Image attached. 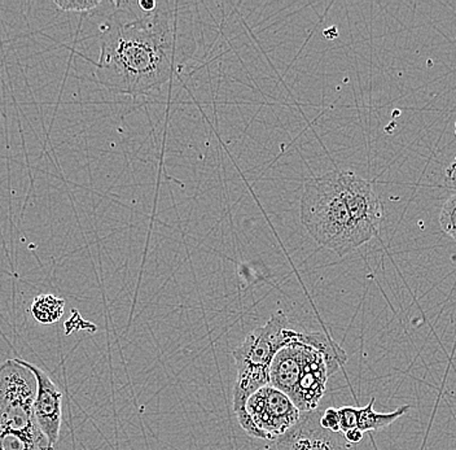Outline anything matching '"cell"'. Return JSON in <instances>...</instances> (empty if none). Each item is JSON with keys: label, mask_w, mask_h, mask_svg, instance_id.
Returning <instances> with one entry per match:
<instances>
[{"label": "cell", "mask_w": 456, "mask_h": 450, "mask_svg": "<svg viewBox=\"0 0 456 450\" xmlns=\"http://www.w3.org/2000/svg\"><path fill=\"white\" fill-rule=\"evenodd\" d=\"M139 8L142 11V12H153V11L157 10L159 4L156 2H150V0H142V2L138 3Z\"/></svg>", "instance_id": "obj_19"}, {"label": "cell", "mask_w": 456, "mask_h": 450, "mask_svg": "<svg viewBox=\"0 0 456 450\" xmlns=\"http://www.w3.org/2000/svg\"><path fill=\"white\" fill-rule=\"evenodd\" d=\"M17 363L27 367L37 379V396L34 401V414L41 427L43 434L47 436L50 443L56 446L60 438L62 421V392L56 386L55 381L48 377L36 364L16 358Z\"/></svg>", "instance_id": "obj_7"}, {"label": "cell", "mask_w": 456, "mask_h": 450, "mask_svg": "<svg viewBox=\"0 0 456 450\" xmlns=\"http://www.w3.org/2000/svg\"><path fill=\"white\" fill-rule=\"evenodd\" d=\"M383 218L372 184L355 173L332 170L305 184L302 225L316 243L341 258L378 236Z\"/></svg>", "instance_id": "obj_2"}, {"label": "cell", "mask_w": 456, "mask_h": 450, "mask_svg": "<svg viewBox=\"0 0 456 450\" xmlns=\"http://www.w3.org/2000/svg\"><path fill=\"white\" fill-rule=\"evenodd\" d=\"M342 434L353 429H358V407L342 406L338 409Z\"/></svg>", "instance_id": "obj_15"}, {"label": "cell", "mask_w": 456, "mask_h": 450, "mask_svg": "<svg viewBox=\"0 0 456 450\" xmlns=\"http://www.w3.org/2000/svg\"><path fill=\"white\" fill-rule=\"evenodd\" d=\"M321 410L302 413L301 418L287 434L276 440L278 450H352L345 436L324 429Z\"/></svg>", "instance_id": "obj_6"}, {"label": "cell", "mask_w": 456, "mask_h": 450, "mask_svg": "<svg viewBox=\"0 0 456 450\" xmlns=\"http://www.w3.org/2000/svg\"><path fill=\"white\" fill-rule=\"evenodd\" d=\"M373 404H375V397L370 398L369 405L358 407V429L363 431L364 434L379 431V430L390 426L411 409V405H403L392 413H378L373 409Z\"/></svg>", "instance_id": "obj_11"}, {"label": "cell", "mask_w": 456, "mask_h": 450, "mask_svg": "<svg viewBox=\"0 0 456 450\" xmlns=\"http://www.w3.org/2000/svg\"><path fill=\"white\" fill-rule=\"evenodd\" d=\"M444 175H446V178L444 179H446L447 186H449L450 189L456 190V158L454 161L449 165Z\"/></svg>", "instance_id": "obj_17"}, {"label": "cell", "mask_w": 456, "mask_h": 450, "mask_svg": "<svg viewBox=\"0 0 456 450\" xmlns=\"http://www.w3.org/2000/svg\"><path fill=\"white\" fill-rule=\"evenodd\" d=\"M53 3L67 12H87L102 4L99 0H55Z\"/></svg>", "instance_id": "obj_14"}, {"label": "cell", "mask_w": 456, "mask_h": 450, "mask_svg": "<svg viewBox=\"0 0 456 450\" xmlns=\"http://www.w3.org/2000/svg\"><path fill=\"white\" fill-rule=\"evenodd\" d=\"M298 331L290 329L283 310L276 312L265 326L250 332L244 343L233 350L238 367L233 387V413L244 410L248 398L270 384V366L283 347L297 340Z\"/></svg>", "instance_id": "obj_3"}, {"label": "cell", "mask_w": 456, "mask_h": 450, "mask_svg": "<svg viewBox=\"0 0 456 450\" xmlns=\"http://www.w3.org/2000/svg\"><path fill=\"white\" fill-rule=\"evenodd\" d=\"M345 438H346L349 444H358L363 440L364 432L359 429H353L350 431L345 432Z\"/></svg>", "instance_id": "obj_18"}, {"label": "cell", "mask_w": 456, "mask_h": 450, "mask_svg": "<svg viewBox=\"0 0 456 450\" xmlns=\"http://www.w3.org/2000/svg\"><path fill=\"white\" fill-rule=\"evenodd\" d=\"M41 427L30 430H0V450H53Z\"/></svg>", "instance_id": "obj_9"}, {"label": "cell", "mask_w": 456, "mask_h": 450, "mask_svg": "<svg viewBox=\"0 0 456 450\" xmlns=\"http://www.w3.org/2000/svg\"><path fill=\"white\" fill-rule=\"evenodd\" d=\"M440 225L442 230L456 241V192L442 207Z\"/></svg>", "instance_id": "obj_13"}, {"label": "cell", "mask_w": 456, "mask_h": 450, "mask_svg": "<svg viewBox=\"0 0 456 450\" xmlns=\"http://www.w3.org/2000/svg\"><path fill=\"white\" fill-rule=\"evenodd\" d=\"M37 379L14 360L0 366V430H30L38 426L34 414Z\"/></svg>", "instance_id": "obj_5"}, {"label": "cell", "mask_w": 456, "mask_h": 450, "mask_svg": "<svg viewBox=\"0 0 456 450\" xmlns=\"http://www.w3.org/2000/svg\"><path fill=\"white\" fill-rule=\"evenodd\" d=\"M102 34L98 76L110 90L138 96L167 84L175 70L176 38L171 12L130 15L118 3ZM139 7V5H138Z\"/></svg>", "instance_id": "obj_1"}, {"label": "cell", "mask_w": 456, "mask_h": 450, "mask_svg": "<svg viewBox=\"0 0 456 450\" xmlns=\"http://www.w3.org/2000/svg\"><path fill=\"white\" fill-rule=\"evenodd\" d=\"M64 310V299L53 295V293H43V295L37 296L30 306L31 317L37 323L45 324V326L61 320Z\"/></svg>", "instance_id": "obj_12"}, {"label": "cell", "mask_w": 456, "mask_h": 450, "mask_svg": "<svg viewBox=\"0 0 456 450\" xmlns=\"http://www.w3.org/2000/svg\"><path fill=\"white\" fill-rule=\"evenodd\" d=\"M301 414L285 393L269 384L248 398L244 410L236 418L247 434L261 440L276 441L297 423Z\"/></svg>", "instance_id": "obj_4"}, {"label": "cell", "mask_w": 456, "mask_h": 450, "mask_svg": "<svg viewBox=\"0 0 456 450\" xmlns=\"http://www.w3.org/2000/svg\"><path fill=\"white\" fill-rule=\"evenodd\" d=\"M321 424L324 429L336 432V434L341 432L338 409H336V407H328V409L324 410V412L322 413Z\"/></svg>", "instance_id": "obj_16"}, {"label": "cell", "mask_w": 456, "mask_h": 450, "mask_svg": "<svg viewBox=\"0 0 456 450\" xmlns=\"http://www.w3.org/2000/svg\"><path fill=\"white\" fill-rule=\"evenodd\" d=\"M307 348L309 346L299 341L297 336V340L279 350L271 363L270 386L275 387L289 398L297 389L299 379L304 372Z\"/></svg>", "instance_id": "obj_8"}, {"label": "cell", "mask_w": 456, "mask_h": 450, "mask_svg": "<svg viewBox=\"0 0 456 450\" xmlns=\"http://www.w3.org/2000/svg\"><path fill=\"white\" fill-rule=\"evenodd\" d=\"M298 340L309 344L324 356L330 377L338 372L347 361V355L345 350L326 332H298Z\"/></svg>", "instance_id": "obj_10"}]
</instances>
